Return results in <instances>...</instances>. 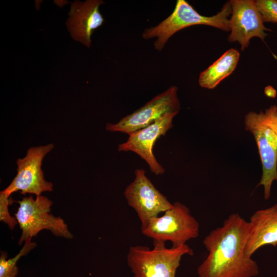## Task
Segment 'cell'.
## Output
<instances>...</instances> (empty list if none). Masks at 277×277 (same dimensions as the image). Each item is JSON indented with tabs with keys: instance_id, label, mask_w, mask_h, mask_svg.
Instances as JSON below:
<instances>
[{
	"instance_id": "17",
	"label": "cell",
	"mask_w": 277,
	"mask_h": 277,
	"mask_svg": "<svg viewBox=\"0 0 277 277\" xmlns=\"http://www.w3.org/2000/svg\"><path fill=\"white\" fill-rule=\"evenodd\" d=\"M9 196L2 191L0 192V220L6 223L9 228L12 230L17 225V222L15 217H12L8 211L10 204Z\"/></svg>"
},
{
	"instance_id": "1",
	"label": "cell",
	"mask_w": 277,
	"mask_h": 277,
	"mask_svg": "<svg viewBox=\"0 0 277 277\" xmlns=\"http://www.w3.org/2000/svg\"><path fill=\"white\" fill-rule=\"evenodd\" d=\"M248 234V222L238 213L231 214L204 238L208 254L197 268L198 277L258 275V264L245 252Z\"/></svg>"
},
{
	"instance_id": "10",
	"label": "cell",
	"mask_w": 277,
	"mask_h": 277,
	"mask_svg": "<svg viewBox=\"0 0 277 277\" xmlns=\"http://www.w3.org/2000/svg\"><path fill=\"white\" fill-rule=\"evenodd\" d=\"M232 12L229 19L230 33L229 42H238L243 51L249 46L250 39L257 37L264 41L267 36L262 14L253 0L230 1Z\"/></svg>"
},
{
	"instance_id": "4",
	"label": "cell",
	"mask_w": 277,
	"mask_h": 277,
	"mask_svg": "<svg viewBox=\"0 0 277 277\" xmlns=\"http://www.w3.org/2000/svg\"><path fill=\"white\" fill-rule=\"evenodd\" d=\"M19 207L14 214L22 232L18 240L21 245L29 238L36 236L42 230H50L54 235L70 239L73 238L67 225L60 217L50 213L52 202L48 197L37 195L24 197L17 201Z\"/></svg>"
},
{
	"instance_id": "12",
	"label": "cell",
	"mask_w": 277,
	"mask_h": 277,
	"mask_svg": "<svg viewBox=\"0 0 277 277\" xmlns=\"http://www.w3.org/2000/svg\"><path fill=\"white\" fill-rule=\"evenodd\" d=\"M101 0L76 1L71 3L69 18L66 25L72 38L87 47L91 45V36L94 30L101 26L104 20L99 7Z\"/></svg>"
},
{
	"instance_id": "3",
	"label": "cell",
	"mask_w": 277,
	"mask_h": 277,
	"mask_svg": "<svg viewBox=\"0 0 277 277\" xmlns=\"http://www.w3.org/2000/svg\"><path fill=\"white\" fill-rule=\"evenodd\" d=\"M186 254H193L186 244L167 248L165 242L153 241L151 249L143 246H131L127 261L133 277H175L182 258Z\"/></svg>"
},
{
	"instance_id": "9",
	"label": "cell",
	"mask_w": 277,
	"mask_h": 277,
	"mask_svg": "<svg viewBox=\"0 0 277 277\" xmlns=\"http://www.w3.org/2000/svg\"><path fill=\"white\" fill-rule=\"evenodd\" d=\"M177 92V87L171 86L142 107L123 117L117 123H107L106 129L129 134L148 126L166 114H177L180 109V103Z\"/></svg>"
},
{
	"instance_id": "5",
	"label": "cell",
	"mask_w": 277,
	"mask_h": 277,
	"mask_svg": "<svg viewBox=\"0 0 277 277\" xmlns=\"http://www.w3.org/2000/svg\"><path fill=\"white\" fill-rule=\"evenodd\" d=\"M173 204L162 216L152 219L142 233L153 241H169L172 247H177L199 236V224L186 205L179 202Z\"/></svg>"
},
{
	"instance_id": "8",
	"label": "cell",
	"mask_w": 277,
	"mask_h": 277,
	"mask_svg": "<svg viewBox=\"0 0 277 277\" xmlns=\"http://www.w3.org/2000/svg\"><path fill=\"white\" fill-rule=\"evenodd\" d=\"M135 178L124 191L129 206L136 211L141 222V230L149 221L173 206L145 174L143 169L135 171Z\"/></svg>"
},
{
	"instance_id": "11",
	"label": "cell",
	"mask_w": 277,
	"mask_h": 277,
	"mask_svg": "<svg viewBox=\"0 0 277 277\" xmlns=\"http://www.w3.org/2000/svg\"><path fill=\"white\" fill-rule=\"evenodd\" d=\"M176 113L166 114L148 126L130 133L127 140L118 145V151H132L144 160L150 169L156 175L165 172L152 152L156 141L172 127V121Z\"/></svg>"
},
{
	"instance_id": "16",
	"label": "cell",
	"mask_w": 277,
	"mask_h": 277,
	"mask_svg": "<svg viewBox=\"0 0 277 277\" xmlns=\"http://www.w3.org/2000/svg\"><path fill=\"white\" fill-rule=\"evenodd\" d=\"M255 2L264 23L277 24V0H256Z\"/></svg>"
},
{
	"instance_id": "7",
	"label": "cell",
	"mask_w": 277,
	"mask_h": 277,
	"mask_svg": "<svg viewBox=\"0 0 277 277\" xmlns=\"http://www.w3.org/2000/svg\"><path fill=\"white\" fill-rule=\"evenodd\" d=\"M53 148V144L51 143L30 148L24 157L17 159V174L2 192L10 196L18 190L23 195L32 193L36 196L43 192L52 191L53 184L45 179L41 166L43 159Z\"/></svg>"
},
{
	"instance_id": "15",
	"label": "cell",
	"mask_w": 277,
	"mask_h": 277,
	"mask_svg": "<svg viewBox=\"0 0 277 277\" xmlns=\"http://www.w3.org/2000/svg\"><path fill=\"white\" fill-rule=\"evenodd\" d=\"M31 238L28 239L20 251L13 258L7 259V254L5 252H1L0 256V277H16L18 270L16 262L19 258L26 255L36 246L34 242H31Z\"/></svg>"
},
{
	"instance_id": "13",
	"label": "cell",
	"mask_w": 277,
	"mask_h": 277,
	"mask_svg": "<svg viewBox=\"0 0 277 277\" xmlns=\"http://www.w3.org/2000/svg\"><path fill=\"white\" fill-rule=\"evenodd\" d=\"M246 254L251 257L265 245L277 246V204L254 212L249 219Z\"/></svg>"
},
{
	"instance_id": "14",
	"label": "cell",
	"mask_w": 277,
	"mask_h": 277,
	"mask_svg": "<svg viewBox=\"0 0 277 277\" xmlns=\"http://www.w3.org/2000/svg\"><path fill=\"white\" fill-rule=\"evenodd\" d=\"M240 56L235 49L226 51L199 76V85L204 88L212 89L235 70Z\"/></svg>"
},
{
	"instance_id": "6",
	"label": "cell",
	"mask_w": 277,
	"mask_h": 277,
	"mask_svg": "<svg viewBox=\"0 0 277 277\" xmlns=\"http://www.w3.org/2000/svg\"><path fill=\"white\" fill-rule=\"evenodd\" d=\"M244 124L245 130L254 136L262 163V175L257 186L264 187V197L268 200L273 182H277V136L262 111L248 112L245 116Z\"/></svg>"
},
{
	"instance_id": "18",
	"label": "cell",
	"mask_w": 277,
	"mask_h": 277,
	"mask_svg": "<svg viewBox=\"0 0 277 277\" xmlns=\"http://www.w3.org/2000/svg\"><path fill=\"white\" fill-rule=\"evenodd\" d=\"M265 119L277 136V106L273 105L264 111Z\"/></svg>"
},
{
	"instance_id": "2",
	"label": "cell",
	"mask_w": 277,
	"mask_h": 277,
	"mask_svg": "<svg viewBox=\"0 0 277 277\" xmlns=\"http://www.w3.org/2000/svg\"><path fill=\"white\" fill-rule=\"evenodd\" d=\"M232 12L230 1L227 2L215 15L206 16L199 13L187 2L177 0L173 12L155 27L145 29V39L156 38L154 49L161 51L168 39L177 31L196 25H208L228 32L230 31L229 17Z\"/></svg>"
}]
</instances>
